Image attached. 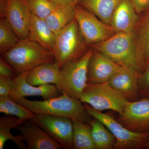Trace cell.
Wrapping results in <instances>:
<instances>
[{
    "label": "cell",
    "instance_id": "1",
    "mask_svg": "<svg viewBox=\"0 0 149 149\" xmlns=\"http://www.w3.org/2000/svg\"><path fill=\"white\" fill-rule=\"evenodd\" d=\"M35 115H47L69 118L72 121L89 123L92 116L80 100L66 94L44 101H31L24 97L13 100Z\"/></svg>",
    "mask_w": 149,
    "mask_h": 149
},
{
    "label": "cell",
    "instance_id": "2",
    "mask_svg": "<svg viewBox=\"0 0 149 149\" xmlns=\"http://www.w3.org/2000/svg\"><path fill=\"white\" fill-rule=\"evenodd\" d=\"M1 56L18 74L43 63L55 61L53 52L29 39L19 40L14 47Z\"/></svg>",
    "mask_w": 149,
    "mask_h": 149
},
{
    "label": "cell",
    "instance_id": "3",
    "mask_svg": "<svg viewBox=\"0 0 149 149\" xmlns=\"http://www.w3.org/2000/svg\"><path fill=\"white\" fill-rule=\"evenodd\" d=\"M91 47L83 38L74 18L55 34L53 52L55 61L61 69L65 65L83 56Z\"/></svg>",
    "mask_w": 149,
    "mask_h": 149
},
{
    "label": "cell",
    "instance_id": "4",
    "mask_svg": "<svg viewBox=\"0 0 149 149\" xmlns=\"http://www.w3.org/2000/svg\"><path fill=\"white\" fill-rule=\"evenodd\" d=\"M93 52L92 46L83 56L65 65L61 70L56 84L60 94H65L73 98L80 97L87 84L88 65Z\"/></svg>",
    "mask_w": 149,
    "mask_h": 149
},
{
    "label": "cell",
    "instance_id": "5",
    "mask_svg": "<svg viewBox=\"0 0 149 149\" xmlns=\"http://www.w3.org/2000/svg\"><path fill=\"white\" fill-rule=\"evenodd\" d=\"M92 47L123 67H132L139 71L133 33H116Z\"/></svg>",
    "mask_w": 149,
    "mask_h": 149
},
{
    "label": "cell",
    "instance_id": "6",
    "mask_svg": "<svg viewBox=\"0 0 149 149\" xmlns=\"http://www.w3.org/2000/svg\"><path fill=\"white\" fill-rule=\"evenodd\" d=\"M80 100L99 111L112 110L122 113L128 100L107 82L87 83Z\"/></svg>",
    "mask_w": 149,
    "mask_h": 149
},
{
    "label": "cell",
    "instance_id": "7",
    "mask_svg": "<svg viewBox=\"0 0 149 149\" xmlns=\"http://www.w3.org/2000/svg\"><path fill=\"white\" fill-rule=\"evenodd\" d=\"M85 109L92 117L101 121L114 136V148L139 149L145 148L149 139V132H138L129 130L109 114L103 113L85 104Z\"/></svg>",
    "mask_w": 149,
    "mask_h": 149
},
{
    "label": "cell",
    "instance_id": "8",
    "mask_svg": "<svg viewBox=\"0 0 149 149\" xmlns=\"http://www.w3.org/2000/svg\"><path fill=\"white\" fill-rule=\"evenodd\" d=\"M74 10L80 32L90 46L102 42L114 35L110 25L101 21L91 12L78 4L75 6Z\"/></svg>",
    "mask_w": 149,
    "mask_h": 149
},
{
    "label": "cell",
    "instance_id": "9",
    "mask_svg": "<svg viewBox=\"0 0 149 149\" xmlns=\"http://www.w3.org/2000/svg\"><path fill=\"white\" fill-rule=\"evenodd\" d=\"M38 125L65 149H72L73 123L62 116L35 115L29 120Z\"/></svg>",
    "mask_w": 149,
    "mask_h": 149
},
{
    "label": "cell",
    "instance_id": "10",
    "mask_svg": "<svg viewBox=\"0 0 149 149\" xmlns=\"http://www.w3.org/2000/svg\"><path fill=\"white\" fill-rule=\"evenodd\" d=\"M119 122L132 131L149 132V99L128 101Z\"/></svg>",
    "mask_w": 149,
    "mask_h": 149
},
{
    "label": "cell",
    "instance_id": "11",
    "mask_svg": "<svg viewBox=\"0 0 149 149\" xmlns=\"http://www.w3.org/2000/svg\"><path fill=\"white\" fill-rule=\"evenodd\" d=\"M123 68L106 55L93 49L88 63L87 83H106Z\"/></svg>",
    "mask_w": 149,
    "mask_h": 149
},
{
    "label": "cell",
    "instance_id": "12",
    "mask_svg": "<svg viewBox=\"0 0 149 149\" xmlns=\"http://www.w3.org/2000/svg\"><path fill=\"white\" fill-rule=\"evenodd\" d=\"M26 0H9L6 17L19 40L29 38L32 16Z\"/></svg>",
    "mask_w": 149,
    "mask_h": 149
},
{
    "label": "cell",
    "instance_id": "13",
    "mask_svg": "<svg viewBox=\"0 0 149 149\" xmlns=\"http://www.w3.org/2000/svg\"><path fill=\"white\" fill-rule=\"evenodd\" d=\"M141 74L132 67H123L107 83L128 101H137L140 95L139 78Z\"/></svg>",
    "mask_w": 149,
    "mask_h": 149
},
{
    "label": "cell",
    "instance_id": "14",
    "mask_svg": "<svg viewBox=\"0 0 149 149\" xmlns=\"http://www.w3.org/2000/svg\"><path fill=\"white\" fill-rule=\"evenodd\" d=\"M133 35L138 69L141 74L149 65V8L139 15Z\"/></svg>",
    "mask_w": 149,
    "mask_h": 149
},
{
    "label": "cell",
    "instance_id": "15",
    "mask_svg": "<svg viewBox=\"0 0 149 149\" xmlns=\"http://www.w3.org/2000/svg\"><path fill=\"white\" fill-rule=\"evenodd\" d=\"M139 17L131 0H121L113 13L110 26L115 34H133Z\"/></svg>",
    "mask_w": 149,
    "mask_h": 149
},
{
    "label": "cell",
    "instance_id": "16",
    "mask_svg": "<svg viewBox=\"0 0 149 149\" xmlns=\"http://www.w3.org/2000/svg\"><path fill=\"white\" fill-rule=\"evenodd\" d=\"M17 128L28 149H61L63 147L38 125L28 120Z\"/></svg>",
    "mask_w": 149,
    "mask_h": 149
},
{
    "label": "cell",
    "instance_id": "17",
    "mask_svg": "<svg viewBox=\"0 0 149 149\" xmlns=\"http://www.w3.org/2000/svg\"><path fill=\"white\" fill-rule=\"evenodd\" d=\"M29 71L18 74L15 78L14 88L9 95L13 100L27 96H39L47 100L59 96L60 93L55 85L48 84L36 87L29 84L26 81Z\"/></svg>",
    "mask_w": 149,
    "mask_h": 149
},
{
    "label": "cell",
    "instance_id": "18",
    "mask_svg": "<svg viewBox=\"0 0 149 149\" xmlns=\"http://www.w3.org/2000/svg\"><path fill=\"white\" fill-rule=\"evenodd\" d=\"M28 39L38 43L47 50L53 51L55 34L45 19L39 18L32 13L30 19Z\"/></svg>",
    "mask_w": 149,
    "mask_h": 149
},
{
    "label": "cell",
    "instance_id": "19",
    "mask_svg": "<svg viewBox=\"0 0 149 149\" xmlns=\"http://www.w3.org/2000/svg\"><path fill=\"white\" fill-rule=\"evenodd\" d=\"M61 70L56 61L43 63L29 71L26 81L35 86L48 84L56 85L58 81Z\"/></svg>",
    "mask_w": 149,
    "mask_h": 149
},
{
    "label": "cell",
    "instance_id": "20",
    "mask_svg": "<svg viewBox=\"0 0 149 149\" xmlns=\"http://www.w3.org/2000/svg\"><path fill=\"white\" fill-rule=\"evenodd\" d=\"M121 0H80L78 4L95 15L104 23L110 26L115 9Z\"/></svg>",
    "mask_w": 149,
    "mask_h": 149
},
{
    "label": "cell",
    "instance_id": "21",
    "mask_svg": "<svg viewBox=\"0 0 149 149\" xmlns=\"http://www.w3.org/2000/svg\"><path fill=\"white\" fill-rule=\"evenodd\" d=\"M26 121L13 116L8 115L2 116L0 118V149L3 148L7 141L10 140L14 142L17 146L21 149H27V146L23 143V137L21 135L17 136L13 135L10 133L12 129H17Z\"/></svg>",
    "mask_w": 149,
    "mask_h": 149
},
{
    "label": "cell",
    "instance_id": "22",
    "mask_svg": "<svg viewBox=\"0 0 149 149\" xmlns=\"http://www.w3.org/2000/svg\"><path fill=\"white\" fill-rule=\"evenodd\" d=\"M75 6L58 5L45 19L55 34L65 28L75 18Z\"/></svg>",
    "mask_w": 149,
    "mask_h": 149
},
{
    "label": "cell",
    "instance_id": "23",
    "mask_svg": "<svg viewBox=\"0 0 149 149\" xmlns=\"http://www.w3.org/2000/svg\"><path fill=\"white\" fill-rule=\"evenodd\" d=\"M91 126L92 136L96 149H110L114 148L116 139L102 123L94 118L89 122Z\"/></svg>",
    "mask_w": 149,
    "mask_h": 149
},
{
    "label": "cell",
    "instance_id": "24",
    "mask_svg": "<svg viewBox=\"0 0 149 149\" xmlns=\"http://www.w3.org/2000/svg\"><path fill=\"white\" fill-rule=\"evenodd\" d=\"M72 149H96L90 123L78 121H72Z\"/></svg>",
    "mask_w": 149,
    "mask_h": 149
},
{
    "label": "cell",
    "instance_id": "25",
    "mask_svg": "<svg viewBox=\"0 0 149 149\" xmlns=\"http://www.w3.org/2000/svg\"><path fill=\"white\" fill-rule=\"evenodd\" d=\"M0 112L26 121L35 114L14 101L9 96H0Z\"/></svg>",
    "mask_w": 149,
    "mask_h": 149
},
{
    "label": "cell",
    "instance_id": "26",
    "mask_svg": "<svg viewBox=\"0 0 149 149\" xmlns=\"http://www.w3.org/2000/svg\"><path fill=\"white\" fill-rule=\"evenodd\" d=\"M19 41L6 17L0 19V53H4L14 47Z\"/></svg>",
    "mask_w": 149,
    "mask_h": 149
},
{
    "label": "cell",
    "instance_id": "27",
    "mask_svg": "<svg viewBox=\"0 0 149 149\" xmlns=\"http://www.w3.org/2000/svg\"><path fill=\"white\" fill-rule=\"evenodd\" d=\"M32 13L45 19L58 5L49 0H26Z\"/></svg>",
    "mask_w": 149,
    "mask_h": 149
},
{
    "label": "cell",
    "instance_id": "28",
    "mask_svg": "<svg viewBox=\"0 0 149 149\" xmlns=\"http://www.w3.org/2000/svg\"><path fill=\"white\" fill-rule=\"evenodd\" d=\"M139 84L140 95L143 98L149 99V65L141 74Z\"/></svg>",
    "mask_w": 149,
    "mask_h": 149
},
{
    "label": "cell",
    "instance_id": "29",
    "mask_svg": "<svg viewBox=\"0 0 149 149\" xmlns=\"http://www.w3.org/2000/svg\"><path fill=\"white\" fill-rule=\"evenodd\" d=\"M15 84L14 79L0 76V96H9Z\"/></svg>",
    "mask_w": 149,
    "mask_h": 149
},
{
    "label": "cell",
    "instance_id": "30",
    "mask_svg": "<svg viewBox=\"0 0 149 149\" xmlns=\"http://www.w3.org/2000/svg\"><path fill=\"white\" fill-rule=\"evenodd\" d=\"M18 74L2 57L0 58V76L15 79Z\"/></svg>",
    "mask_w": 149,
    "mask_h": 149
},
{
    "label": "cell",
    "instance_id": "31",
    "mask_svg": "<svg viewBox=\"0 0 149 149\" xmlns=\"http://www.w3.org/2000/svg\"><path fill=\"white\" fill-rule=\"evenodd\" d=\"M138 14L140 15L149 8V0H131Z\"/></svg>",
    "mask_w": 149,
    "mask_h": 149
},
{
    "label": "cell",
    "instance_id": "32",
    "mask_svg": "<svg viewBox=\"0 0 149 149\" xmlns=\"http://www.w3.org/2000/svg\"><path fill=\"white\" fill-rule=\"evenodd\" d=\"M49 1L60 5L75 6L78 4L80 0H49Z\"/></svg>",
    "mask_w": 149,
    "mask_h": 149
},
{
    "label": "cell",
    "instance_id": "33",
    "mask_svg": "<svg viewBox=\"0 0 149 149\" xmlns=\"http://www.w3.org/2000/svg\"><path fill=\"white\" fill-rule=\"evenodd\" d=\"M9 0H0V17H6Z\"/></svg>",
    "mask_w": 149,
    "mask_h": 149
},
{
    "label": "cell",
    "instance_id": "34",
    "mask_svg": "<svg viewBox=\"0 0 149 149\" xmlns=\"http://www.w3.org/2000/svg\"><path fill=\"white\" fill-rule=\"evenodd\" d=\"M145 148H146L149 149V139L148 140V142H147L146 144V146H145Z\"/></svg>",
    "mask_w": 149,
    "mask_h": 149
}]
</instances>
